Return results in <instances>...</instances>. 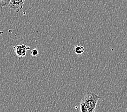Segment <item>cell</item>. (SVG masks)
<instances>
[{
    "label": "cell",
    "instance_id": "obj_1",
    "mask_svg": "<svg viewBox=\"0 0 127 112\" xmlns=\"http://www.w3.org/2000/svg\"><path fill=\"white\" fill-rule=\"evenodd\" d=\"M100 98V96L96 94V93L90 92L84 96V97L82 99V101L85 103L90 110L94 112H95L97 102Z\"/></svg>",
    "mask_w": 127,
    "mask_h": 112
},
{
    "label": "cell",
    "instance_id": "obj_2",
    "mask_svg": "<svg viewBox=\"0 0 127 112\" xmlns=\"http://www.w3.org/2000/svg\"><path fill=\"white\" fill-rule=\"evenodd\" d=\"M25 2V0H10L8 7L12 11L19 13L23 8Z\"/></svg>",
    "mask_w": 127,
    "mask_h": 112
},
{
    "label": "cell",
    "instance_id": "obj_3",
    "mask_svg": "<svg viewBox=\"0 0 127 112\" xmlns=\"http://www.w3.org/2000/svg\"><path fill=\"white\" fill-rule=\"evenodd\" d=\"M30 47L27 46L25 44L19 45L17 46L15 50L16 55L19 57H25L26 55L27 51L30 49Z\"/></svg>",
    "mask_w": 127,
    "mask_h": 112
},
{
    "label": "cell",
    "instance_id": "obj_4",
    "mask_svg": "<svg viewBox=\"0 0 127 112\" xmlns=\"http://www.w3.org/2000/svg\"><path fill=\"white\" fill-rule=\"evenodd\" d=\"M80 110L81 112H94L82 100L80 102Z\"/></svg>",
    "mask_w": 127,
    "mask_h": 112
},
{
    "label": "cell",
    "instance_id": "obj_5",
    "mask_svg": "<svg viewBox=\"0 0 127 112\" xmlns=\"http://www.w3.org/2000/svg\"><path fill=\"white\" fill-rule=\"evenodd\" d=\"M74 52L77 55H81L84 52V47L82 45H76L74 47Z\"/></svg>",
    "mask_w": 127,
    "mask_h": 112
},
{
    "label": "cell",
    "instance_id": "obj_6",
    "mask_svg": "<svg viewBox=\"0 0 127 112\" xmlns=\"http://www.w3.org/2000/svg\"><path fill=\"white\" fill-rule=\"evenodd\" d=\"M10 0H0V8H3L9 5Z\"/></svg>",
    "mask_w": 127,
    "mask_h": 112
},
{
    "label": "cell",
    "instance_id": "obj_7",
    "mask_svg": "<svg viewBox=\"0 0 127 112\" xmlns=\"http://www.w3.org/2000/svg\"><path fill=\"white\" fill-rule=\"evenodd\" d=\"M38 51L36 49H34L31 51V54L33 57H36L38 55Z\"/></svg>",
    "mask_w": 127,
    "mask_h": 112
}]
</instances>
